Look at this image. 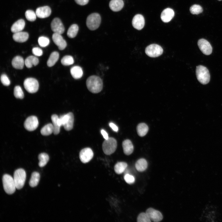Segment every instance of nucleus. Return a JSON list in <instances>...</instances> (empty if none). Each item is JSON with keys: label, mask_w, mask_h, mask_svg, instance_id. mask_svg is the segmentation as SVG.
Instances as JSON below:
<instances>
[{"label": "nucleus", "mask_w": 222, "mask_h": 222, "mask_svg": "<svg viewBox=\"0 0 222 222\" xmlns=\"http://www.w3.org/2000/svg\"><path fill=\"white\" fill-rule=\"evenodd\" d=\"M51 12V9L49 6H44L37 8L35 13L38 18H45L50 16Z\"/></svg>", "instance_id": "17"}, {"label": "nucleus", "mask_w": 222, "mask_h": 222, "mask_svg": "<svg viewBox=\"0 0 222 222\" xmlns=\"http://www.w3.org/2000/svg\"><path fill=\"white\" fill-rule=\"evenodd\" d=\"M79 27L76 24H73L69 28L67 32L68 37L71 38L75 37L78 32Z\"/></svg>", "instance_id": "32"}, {"label": "nucleus", "mask_w": 222, "mask_h": 222, "mask_svg": "<svg viewBox=\"0 0 222 222\" xmlns=\"http://www.w3.org/2000/svg\"><path fill=\"white\" fill-rule=\"evenodd\" d=\"M146 212L150 220L154 222H159L163 219V216L161 212L153 208H148Z\"/></svg>", "instance_id": "14"}, {"label": "nucleus", "mask_w": 222, "mask_h": 222, "mask_svg": "<svg viewBox=\"0 0 222 222\" xmlns=\"http://www.w3.org/2000/svg\"><path fill=\"white\" fill-rule=\"evenodd\" d=\"M86 85L88 89L91 92L97 93L100 92L103 87V81L99 76L92 75L88 77L86 81Z\"/></svg>", "instance_id": "1"}, {"label": "nucleus", "mask_w": 222, "mask_h": 222, "mask_svg": "<svg viewBox=\"0 0 222 222\" xmlns=\"http://www.w3.org/2000/svg\"><path fill=\"white\" fill-rule=\"evenodd\" d=\"M101 22V17L97 13H93L89 15L86 19V24L91 30H95L99 27Z\"/></svg>", "instance_id": "6"}, {"label": "nucleus", "mask_w": 222, "mask_h": 222, "mask_svg": "<svg viewBox=\"0 0 222 222\" xmlns=\"http://www.w3.org/2000/svg\"><path fill=\"white\" fill-rule=\"evenodd\" d=\"M109 125L114 131L116 132L118 131V127L114 123L112 122H110L109 123Z\"/></svg>", "instance_id": "45"}, {"label": "nucleus", "mask_w": 222, "mask_h": 222, "mask_svg": "<svg viewBox=\"0 0 222 222\" xmlns=\"http://www.w3.org/2000/svg\"><path fill=\"white\" fill-rule=\"evenodd\" d=\"M133 27L138 30L142 29L145 25V19L143 16L140 14L134 16L132 21Z\"/></svg>", "instance_id": "16"}, {"label": "nucleus", "mask_w": 222, "mask_h": 222, "mask_svg": "<svg viewBox=\"0 0 222 222\" xmlns=\"http://www.w3.org/2000/svg\"><path fill=\"white\" fill-rule=\"evenodd\" d=\"M218 0L219 1H222V0Z\"/></svg>", "instance_id": "47"}, {"label": "nucleus", "mask_w": 222, "mask_h": 222, "mask_svg": "<svg viewBox=\"0 0 222 222\" xmlns=\"http://www.w3.org/2000/svg\"><path fill=\"white\" fill-rule=\"evenodd\" d=\"M32 52L34 55L36 56H39L43 55L42 50L38 47L33 48L32 49Z\"/></svg>", "instance_id": "43"}, {"label": "nucleus", "mask_w": 222, "mask_h": 222, "mask_svg": "<svg viewBox=\"0 0 222 222\" xmlns=\"http://www.w3.org/2000/svg\"><path fill=\"white\" fill-rule=\"evenodd\" d=\"M124 179L125 181L129 184H132L135 181L134 177L129 174H126L124 176Z\"/></svg>", "instance_id": "42"}, {"label": "nucleus", "mask_w": 222, "mask_h": 222, "mask_svg": "<svg viewBox=\"0 0 222 222\" xmlns=\"http://www.w3.org/2000/svg\"><path fill=\"white\" fill-rule=\"evenodd\" d=\"M137 221L138 222H150L151 220L146 212H142L138 216Z\"/></svg>", "instance_id": "40"}, {"label": "nucleus", "mask_w": 222, "mask_h": 222, "mask_svg": "<svg viewBox=\"0 0 222 222\" xmlns=\"http://www.w3.org/2000/svg\"><path fill=\"white\" fill-rule=\"evenodd\" d=\"M196 77L200 83L203 84H207L210 80V75L208 69L202 65L196 67Z\"/></svg>", "instance_id": "2"}, {"label": "nucleus", "mask_w": 222, "mask_h": 222, "mask_svg": "<svg viewBox=\"0 0 222 222\" xmlns=\"http://www.w3.org/2000/svg\"><path fill=\"white\" fill-rule=\"evenodd\" d=\"M61 62L63 65L68 66L74 63V60L72 56L66 55L62 58Z\"/></svg>", "instance_id": "35"}, {"label": "nucleus", "mask_w": 222, "mask_h": 222, "mask_svg": "<svg viewBox=\"0 0 222 222\" xmlns=\"http://www.w3.org/2000/svg\"><path fill=\"white\" fill-rule=\"evenodd\" d=\"M174 14V12L172 9L170 8H167L165 9L162 12L161 18L164 22L167 23L172 19Z\"/></svg>", "instance_id": "18"}, {"label": "nucleus", "mask_w": 222, "mask_h": 222, "mask_svg": "<svg viewBox=\"0 0 222 222\" xmlns=\"http://www.w3.org/2000/svg\"><path fill=\"white\" fill-rule=\"evenodd\" d=\"M93 156V153L90 148H85L80 151L79 158L81 161L83 163L89 162Z\"/></svg>", "instance_id": "11"}, {"label": "nucleus", "mask_w": 222, "mask_h": 222, "mask_svg": "<svg viewBox=\"0 0 222 222\" xmlns=\"http://www.w3.org/2000/svg\"><path fill=\"white\" fill-rule=\"evenodd\" d=\"M59 54L57 51H54L50 55L47 61V64L49 67L54 65L58 60Z\"/></svg>", "instance_id": "30"}, {"label": "nucleus", "mask_w": 222, "mask_h": 222, "mask_svg": "<svg viewBox=\"0 0 222 222\" xmlns=\"http://www.w3.org/2000/svg\"><path fill=\"white\" fill-rule=\"evenodd\" d=\"M39 63L38 59L36 57L31 56L26 58L25 60V64L28 68L32 67L33 66L37 65Z\"/></svg>", "instance_id": "25"}, {"label": "nucleus", "mask_w": 222, "mask_h": 222, "mask_svg": "<svg viewBox=\"0 0 222 222\" xmlns=\"http://www.w3.org/2000/svg\"><path fill=\"white\" fill-rule=\"evenodd\" d=\"M70 73L72 77L75 79L81 78L83 75L82 68L80 66H75L72 67L70 69Z\"/></svg>", "instance_id": "24"}, {"label": "nucleus", "mask_w": 222, "mask_h": 222, "mask_svg": "<svg viewBox=\"0 0 222 222\" xmlns=\"http://www.w3.org/2000/svg\"><path fill=\"white\" fill-rule=\"evenodd\" d=\"M198 46L202 52L206 55L211 54L212 51V47L207 40L204 39H199L198 42Z\"/></svg>", "instance_id": "12"}, {"label": "nucleus", "mask_w": 222, "mask_h": 222, "mask_svg": "<svg viewBox=\"0 0 222 222\" xmlns=\"http://www.w3.org/2000/svg\"><path fill=\"white\" fill-rule=\"evenodd\" d=\"M190 11L193 14H198L203 11L202 7L199 5L194 4L190 8Z\"/></svg>", "instance_id": "36"}, {"label": "nucleus", "mask_w": 222, "mask_h": 222, "mask_svg": "<svg viewBox=\"0 0 222 222\" xmlns=\"http://www.w3.org/2000/svg\"><path fill=\"white\" fill-rule=\"evenodd\" d=\"M38 42L40 47H45L49 45L50 43V40L48 38L42 36L39 37L38 38Z\"/></svg>", "instance_id": "39"}, {"label": "nucleus", "mask_w": 222, "mask_h": 222, "mask_svg": "<svg viewBox=\"0 0 222 222\" xmlns=\"http://www.w3.org/2000/svg\"><path fill=\"white\" fill-rule=\"evenodd\" d=\"M29 37L28 34L26 32L20 31L14 33L13 38L14 41L19 43H23L27 41Z\"/></svg>", "instance_id": "19"}, {"label": "nucleus", "mask_w": 222, "mask_h": 222, "mask_svg": "<svg viewBox=\"0 0 222 222\" xmlns=\"http://www.w3.org/2000/svg\"><path fill=\"white\" fill-rule=\"evenodd\" d=\"M74 121V115L72 112L62 115L59 118L61 126H63L67 131L71 130L73 128Z\"/></svg>", "instance_id": "4"}, {"label": "nucleus", "mask_w": 222, "mask_h": 222, "mask_svg": "<svg viewBox=\"0 0 222 222\" xmlns=\"http://www.w3.org/2000/svg\"><path fill=\"white\" fill-rule=\"evenodd\" d=\"M40 178V174L38 172L35 171L33 172L29 182L30 186L31 187L37 186L39 181Z\"/></svg>", "instance_id": "29"}, {"label": "nucleus", "mask_w": 222, "mask_h": 222, "mask_svg": "<svg viewBox=\"0 0 222 222\" xmlns=\"http://www.w3.org/2000/svg\"><path fill=\"white\" fill-rule=\"evenodd\" d=\"M41 134L44 136H48L53 133L52 124L49 123L44 126L40 130Z\"/></svg>", "instance_id": "33"}, {"label": "nucleus", "mask_w": 222, "mask_h": 222, "mask_svg": "<svg viewBox=\"0 0 222 222\" xmlns=\"http://www.w3.org/2000/svg\"><path fill=\"white\" fill-rule=\"evenodd\" d=\"M38 159L39 160V166L40 167H43L47 163L49 160V157L47 154L43 153L39 155Z\"/></svg>", "instance_id": "34"}, {"label": "nucleus", "mask_w": 222, "mask_h": 222, "mask_svg": "<svg viewBox=\"0 0 222 222\" xmlns=\"http://www.w3.org/2000/svg\"><path fill=\"white\" fill-rule=\"evenodd\" d=\"M51 28L54 33L63 34L65 30L63 24L60 19L58 18L53 19L51 24Z\"/></svg>", "instance_id": "13"}, {"label": "nucleus", "mask_w": 222, "mask_h": 222, "mask_svg": "<svg viewBox=\"0 0 222 222\" xmlns=\"http://www.w3.org/2000/svg\"><path fill=\"white\" fill-rule=\"evenodd\" d=\"M116 140L112 137L105 140L102 144V149L104 153L106 155H110L116 150L117 147Z\"/></svg>", "instance_id": "7"}, {"label": "nucleus", "mask_w": 222, "mask_h": 222, "mask_svg": "<svg viewBox=\"0 0 222 222\" xmlns=\"http://www.w3.org/2000/svg\"><path fill=\"white\" fill-rule=\"evenodd\" d=\"M39 125L37 117L34 116L29 117L25 120L24 125L25 128L29 131H33L35 130Z\"/></svg>", "instance_id": "10"}, {"label": "nucleus", "mask_w": 222, "mask_h": 222, "mask_svg": "<svg viewBox=\"0 0 222 222\" xmlns=\"http://www.w3.org/2000/svg\"><path fill=\"white\" fill-rule=\"evenodd\" d=\"M76 3L80 5H85L88 2L89 0H75Z\"/></svg>", "instance_id": "44"}, {"label": "nucleus", "mask_w": 222, "mask_h": 222, "mask_svg": "<svg viewBox=\"0 0 222 222\" xmlns=\"http://www.w3.org/2000/svg\"><path fill=\"white\" fill-rule=\"evenodd\" d=\"M52 39L54 43L58 46L59 50H63L67 46L66 42L61 34L53 33L52 35Z\"/></svg>", "instance_id": "15"}, {"label": "nucleus", "mask_w": 222, "mask_h": 222, "mask_svg": "<svg viewBox=\"0 0 222 222\" xmlns=\"http://www.w3.org/2000/svg\"><path fill=\"white\" fill-rule=\"evenodd\" d=\"M147 161L144 158H142L138 160L135 164L136 169L139 172L145 171L147 167Z\"/></svg>", "instance_id": "26"}, {"label": "nucleus", "mask_w": 222, "mask_h": 222, "mask_svg": "<svg viewBox=\"0 0 222 222\" xmlns=\"http://www.w3.org/2000/svg\"><path fill=\"white\" fill-rule=\"evenodd\" d=\"M25 61L23 58L19 56H17L13 58L12 61L13 67L17 69H22L24 67Z\"/></svg>", "instance_id": "23"}, {"label": "nucleus", "mask_w": 222, "mask_h": 222, "mask_svg": "<svg viewBox=\"0 0 222 222\" xmlns=\"http://www.w3.org/2000/svg\"><path fill=\"white\" fill-rule=\"evenodd\" d=\"M0 80L4 86H8L10 84V81L5 74L1 75Z\"/></svg>", "instance_id": "41"}, {"label": "nucleus", "mask_w": 222, "mask_h": 222, "mask_svg": "<svg viewBox=\"0 0 222 222\" xmlns=\"http://www.w3.org/2000/svg\"><path fill=\"white\" fill-rule=\"evenodd\" d=\"M14 97L17 98L22 99L24 97L23 92L19 86H16L14 87Z\"/></svg>", "instance_id": "38"}, {"label": "nucleus", "mask_w": 222, "mask_h": 222, "mask_svg": "<svg viewBox=\"0 0 222 222\" xmlns=\"http://www.w3.org/2000/svg\"><path fill=\"white\" fill-rule=\"evenodd\" d=\"M127 163L125 162H117L114 166V170L115 173L120 174L123 173L127 166Z\"/></svg>", "instance_id": "31"}, {"label": "nucleus", "mask_w": 222, "mask_h": 222, "mask_svg": "<svg viewBox=\"0 0 222 222\" xmlns=\"http://www.w3.org/2000/svg\"><path fill=\"white\" fill-rule=\"evenodd\" d=\"M59 118L58 115L56 114H53L51 116L52 124L53 127V133L55 135L58 134L60 132L61 126L58 122Z\"/></svg>", "instance_id": "27"}, {"label": "nucleus", "mask_w": 222, "mask_h": 222, "mask_svg": "<svg viewBox=\"0 0 222 222\" xmlns=\"http://www.w3.org/2000/svg\"><path fill=\"white\" fill-rule=\"evenodd\" d=\"M148 127L144 123H140L138 124L137 127V130L138 134L140 137L145 136L148 132Z\"/></svg>", "instance_id": "28"}, {"label": "nucleus", "mask_w": 222, "mask_h": 222, "mask_svg": "<svg viewBox=\"0 0 222 222\" xmlns=\"http://www.w3.org/2000/svg\"><path fill=\"white\" fill-rule=\"evenodd\" d=\"M163 50L159 45L155 44H151L148 46L145 49V53L148 56L156 57L161 55Z\"/></svg>", "instance_id": "9"}, {"label": "nucleus", "mask_w": 222, "mask_h": 222, "mask_svg": "<svg viewBox=\"0 0 222 222\" xmlns=\"http://www.w3.org/2000/svg\"><path fill=\"white\" fill-rule=\"evenodd\" d=\"M25 16L26 19L31 22L35 21L37 16L36 13L31 10H27L25 13Z\"/></svg>", "instance_id": "37"}, {"label": "nucleus", "mask_w": 222, "mask_h": 222, "mask_svg": "<svg viewBox=\"0 0 222 222\" xmlns=\"http://www.w3.org/2000/svg\"><path fill=\"white\" fill-rule=\"evenodd\" d=\"M3 187L5 191L8 194H12L15 191L16 187L13 178L6 174L2 177Z\"/></svg>", "instance_id": "3"}, {"label": "nucleus", "mask_w": 222, "mask_h": 222, "mask_svg": "<svg viewBox=\"0 0 222 222\" xmlns=\"http://www.w3.org/2000/svg\"><path fill=\"white\" fill-rule=\"evenodd\" d=\"M25 25L24 20L22 19H19L12 25L11 28V31L14 33L21 31L24 28Z\"/></svg>", "instance_id": "20"}, {"label": "nucleus", "mask_w": 222, "mask_h": 222, "mask_svg": "<svg viewBox=\"0 0 222 222\" xmlns=\"http://www.w3.org/2000/svg\"><path fill=\"white\" fill-rule=\"evenodd\" d=\"M124 5L122 0H111L109 3V7L112 11H118L122 9Z\"/></svg>", "instance_id": "21"}, {"label": "nucleus", "mask_w": 222, "mask_h": 222, "mask_svg": "<svg viewBox=\"0 0 222 222\" xmlns=\"http://www.w3.org/2000/svg\"><path fill=\"white\" fill-rule=\"evenodd\" d=\"M101 133L105 140H107L109 138L108 134L104 130L102 129L101 130Z\"/></svg>", "instance_id": "46"}, {"label": "nucleus", "mask_w": 222, "mask_h": 222, "mask_svg": "<svg viewBox=\"0 0 222 222\" xmlns=\"http://www.w3.org/2000/svg\"><path fill=\"white\" fill-rule=\"evenodd\" d=\"M26 177V172L23 169H18L14 171L13 178L16 189H20L23 187Z\"/></svg>", "instance_id": "5"}, {"label": "nucleus", "mask_w": 222, "mask_h": 222, "mask_svg": "<svg viewBox=\"0 0 222 222\" xmlns=\"http://www.w3.org/2000/svg\"><path fill=\"white\" fill-rule=\"evenodd\" d=\"M123 152L127 155L131 154L133 151L134 146L131 142L129 139L123 141L122 143Z\"/></svg>", "instance_id": "22"}, {"label": "nucleus", "mask_w": 222, "mask_h": 222, "mask_svg": "<svg viewBox=\"0 0 222 222\" xmlns=\"http://www.w3.org/2000/svg\"><path fill=\"white\" fill-rule=\"evenodd\" d=\"M23 85L26 90L30 93L36 92L39 89V83L38 81L34 78H27L24 81Z\"/></svg>", "instance_id": "8"}]
</instances>
